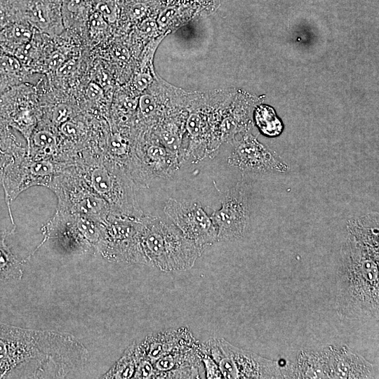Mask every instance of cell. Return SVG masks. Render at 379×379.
<instances>
[{"label":"cell","mask_w":379,"mask_h":379,"mask_svg":"<svg viewBox=\"0 0 379 379\" xmlns=\"http://www.w3.org/2000/svg\"><path fill=\"white\" fill-rule=\"evenodd\" d=\"M198 349L201 363L205 368L206 378H223L217 364L207 352L200 348L199 343Z\"/></svg>","instance_id":"cell-19"},{"label":"cell","mask_w":379,"mask_h":379,"mask_svg":"<svg viewBox=\"0 0 379 379\" xmlns=\"http://www.w3.org/2000/svg\"><path fill=\"white\" fill-rule=\"evenodd\" d=\"M98 11L109 20H112L114 18V12L112 8L107 3H99L97 5Z\"/></svg>","instance_id":"cell-30"},{"label":"cell","mask_w":379,"mask_h":379,"mask_svg":"<svg viewBox=\"0 0 379 379\" xmlns=\"http://www.w3.org/2000/svg\"><path fill=\"white\" fill-rule=\"evenodd\" d=\"M256 125L263 134L274 137L283 130V124L277 117L274 109L266 105H261L255 111Z\"/></svg>","instance_id":"cell-18"},{"label":"cell","mask_w":379,"mask_h":379,"mask_svg":"<svg viewBox=\"0 0 379 379\" xmlns=\"http://www.w3.org/2000/svg\"><path fill=\"white\" fill-rule=\"evenodd\" d=\"M77 62L75 60H69L64 62L57 69V74L59 77H66L71 74L76 70Z\"/></svg>","instance_id":"cell-26"},{"label":"cell","mask_w":379,"mask_h":379,"mask_svg":"<svg viewBox=\"0 0 379 379\" xmlns=\"http://www.w3.org/2000/svg\"><path fill=\"white\" fill-rule=\"evenodd\" d=\"M72 109L68 105L61 103L55 106L51 114V120L55 125H61L70 119Z\"/></svg>","instance_id":"cell-21"},{"label":"cell","mask_w":379,"mask_h":379,"mask_svg":"<svg viewBox=\"0 0 379 379\" xmlns=\"http://www.w3.org/2000/svg\"><path fill=\"white\" fill-rule=\"evenodd\" d=\"M0 113V178L5 169L27 154V142L19 140Z\"/></svg>","instance_id":"cell-15"},{"label":"cell","mask_w":379,"mask_h":379,"mask_svg":"<svg viewBox=\"0 0 379 379\" xmlns=\"http://www.w3.org/2000/svg\"><path fill=\"white\" fill-rule=\"evenodd\" d=\"M90 27L92 30H103L107 27L104 17L98 12L93 13L90 17Z\"/></svg>","instance_id":"cell-25"},{"label":"cell","mask_w":379,"mask_h":379,"mask_svg":"<svg viewBox=\"0 0 379 379\" xmlns=\"http://www.w3.org/2000/svg\"><path fill=\"white\" fill-rule=\"evenodd\" d=\"M0 232V281L20 280L23 274L22 262L11 251L6 241L8 235L14 232Z\"/></svg>","instance_id":"cell-16"},{"label":"cell","mask_w":379,"mask_h":379,"mask_svg":"<svg viewBox=\"0 0 379 379\" xmlns=\"http://www.w3.org/2000/svg\"><path fill=\"white\" fill-rule=\"evenodd\" d=\"M88 3V0H63L65 13L76 16L85 10Z\"/></svg>","instance_id":"cell-22"},{"label":"cell","mask_w":379,"mask_h":379,"mask_svg":"<svg viewBox=\"0 0 379 379\" xmlns=\"http://www.w3.org/2000/svg\"><path fill=\"white\" fill-rule=\"evenodd\" d=\"M155 369L153 364L144 358H139L133 378H154Z\"/></svg>","instance_id":"cell-20"},{"label":"cell","mask_w":379,"mask_h":379,"mask_svg":"<svg viewBox=\"0 0 379 379\" xmlns=\"http://www.w3.org/2000/svg\"><path fill=\"white\" fill-rule=\"evenodd\" d=\"M46 240H52L60 250L69 254L94 253L95 247L84 234L77 214L56 210L42 228Z\"/></svg>","instance_id":"cell-10"},{"label":"cell","mask_w":379,"mask_h":379,"mask_svg":"<svg viewBox=\"0 0 379 379\" xmlns=\"http://www.w3.org/2000/svg\"><path fill=\"white\" fill-rule=\"evenodd\" d=\"M199 343L178 347L154 361V378H201Z\"/></svg>","instance_id":"cell-13"},{"label":"cell","mask_w":379,"mask_h":379,"mask_svg":"<svg viewBox=\"0 0 379 379\" xmlns=\"http://www.w3.org/2000/svg\"><path fill=\"white\" fill-rule=\"evenodd\" d=\"M67 166L68 164L52 160L34 159L27 154L5 169L0 178V182L13 225L11 204L18 196L33 186L48 188L54 176Z\"/></svg>","instance_id":"cell-6"},{"label":"cell","mask_w":379,"mask_h":379,"mask_svg":"<svg viewBox=\"0 0 379 379\" xmlns=\"http://www.w3.org/2000/svg\"><path fill=\"white\" fill-rule=\"evenodd\" d=\"M48 188L58 199L56 210L87 216L99 222H104L112 212L109 204L91 189L73 164L57 173Z\"/></svg>","instance_id":"cell-4"},{"label":"cell","mask_w":379,"mask_h":379,"mask_svg":"<svg viewBox=\"0 0 379 379\" xmlns=\"http://www.w3.org/2000/svg\"><path fill=\"white\" fill-rule=\"evenodd\" d=\"M325 378H370L374 367L349 347L330 345L321 350Z\"/></svg>","instance_id":"cell-11"},{"label":"cell","mask_w":379,"mask_h":379,"mask_svg":"<svg viewBox=\"0 0 379 379\" xmlns=\"http://www.w3.org/2000/svg\"><path fill=\"white\" fill-rule=\"evenodd\" d=\"M144 215L136 218L111 212L100 223L98 252L110 262L143 264L139 234Z\"/></svg>","instance_id":"cell-5"},{"label":"cell","mask_w":379,"mask_h":379,"mask_svg":"<svg viewBox=\"0 0 379 379\" xmlns=\"http://www.w3.org/2000/svg\"><path fill=\"white\" fill-rule=\"evenodd\" d=\"M197 342L189 328L185 326L149 334L143 340L135 341L139 358L146 359L152 364L178 347Z\"/></svg>","instance_id":"cell-14"},{"label":"cell","mask_w":379,"mask_h":379,"mask_svg":"<svg viewBox=\"0 0 379 379\" xmlns=\"http://www.w3.org/2000/svg\"><path fill=\"white\" fill-rule=\"evenodd\" d=\"M151 77L145 73H139L135 78L134 84L140 91L145 89L150 83Z\"/></svg>","instance_id":"cell-29"},{"label":"cell","mask_w":379,"mask_h":379,"mask_svg":"<svg viewBox=\"0 0 379 379\" xmlns=\"http://www.w3.org/2000/svg\"><path fill=\"white\" fill-rule=\"evenodd\" d=\"M73 164L112 213L136 218L145 215L135 197L136 184L125 167L102 152L90 151L82 152Z\"/></svg>","instance_id":"cell-3"},{"label":"cell","mask_w":379,"mask_h":379,"mask_svg":"<svg viewBox=\"0 0 379 379\" xmlns=\"http://www.w3.org/2000/svg\"><path fill=\"white\" fill-rule=\"evenodd\" d=\"M228 164L243 174H263L271 171L284 173L289 166L272 149L252 135H245L234 144Z\"/></svg>","instance_id":"cell-9"},{"label":"cell","mask_w":379,"mask_h":379,"mask_svg":"<svg viewBox=\"0 0 379 379\" xmlns=\"http://www.w3.org/2000/svg\"><path fill=\"white\" fill-rule=\"evenodd\" d=\"M32 21L39 25L46 23V16L44 9L41 6H36L29 14Z\"/></svg>","instance_id":"cell-27"},{"label":"cell","mask_w":379,"mask_h":379,"mask_svg":"<svg viewBox=\"0 0 379 379\" xmlns=\"http://www.w3.org/2000/svg\"><path fill=\"white\" fill-rule=\"evenodd\" d=\"M164 211L168 220L203 251L218 242L215 225L197 200L170 198Z\"/></svg>","instance_id":"cell-7"},{"label":"cell","mask_w":379,"mask_h":379,"mask_svg":"<svg viewBox=\"0 0 379 379\" xmlns=\"http://www.w3.org/2000/svg\"><path fill=\"white\" fill-rule=\"evenodd\" d=\"M65 62V56L60 52H54L49 58L50 68L56 70Z\"/></svg>","instance_id":"cell-31"},{"label":"cell","mask_w":379,"mask_h":379,"mask_svg":"<svg viewBox=\"0 0 379 379\" xmlns=\"http://www.w3.org/2000/svg\"><path fill=\"white\" fill-rule=\"evenodd\" d=\"M247 184L242 180L225 192L221 207L211 215L217 229L218 241H233L245 236L251 215Z\"/></svg>","instance_id":"cell-8"},{"label":"cell","mask_w":379,"mask_h":379,"mask_svg":"<svg viewBox=\"0 0 379 379\" xmlns=\"http://www.w3.org/2000/svg\"><path fill=\"white\" fill-rule=\"evenodd\" d=\"M156 107V102L152 96L145 94L140 97L139 100V108L143 116H150L155 112Z\"/></svg>","instance_id":"cell-23"},{"label":"cell","mask_w":379,"mask_h":379,"mask_svg":"<svg viewBox=\"0 0 379 379\" xmlns=\"http://www.w3.org/2000/svg\"><path fill=\"white\" fill-rule=\"evenodd\" d=\"M86 95L92 101H97L102 96V90L95 83H90L86 88Z\"/></svg>","instance_id":"cell-28"},{"label":"cell","mask_w":379,"mask_h":379,"mask_svg":"<svg viewBox=\"0 0 379 379\" xmlns=\"http://www.w3.org/2000/svg\"><path fill=\"white\" fill-rule=\"evenodd\" d=\"M138 356L135 342H133L125 351L119 360L106 373L105 378H133Z\"/></svg>","instance_id":"cell-17"},{"label":"cell","mask_w":379,"mask_h":379,"mask_svg":"<svg viewBox=\"0 0 379 379\" xmlns=\"http://www.w3.org/2000/svg\"><path fill=\"white\" fill-rule=\"evenodd\" d=\"M11 13L6 0H0V29L11 23Z\"/></svg>","instance_id":"cell-24"},{"label":"cell","mask_w":379,"mask_h":379,"mask_svg":"<svg viewBox=\"0 0 379 379\" xmlns=\"http://www.w3.org/2000/svg\"><path fill=\"white\" fill-rule=\"evenodd\" d=\"M217 338L219 345L233 363L237 379L283 378L281 366L278 361L235 347L223 338Z\"/></svg>","instance_id":"cell-12"},{"label":"cell","mask_w":379,"mask_h":379,"mask_svg":"<svg viewBox=\"0 0 379 379\" xmlns=\"http://www.w3.org/2000/svg\"><path fill=\"white\" fill-rule=\"evenodd\" d=\"M378 213L350 220L336 275V312L341 319H378Z\"/></svg>","instance_id":"cell-1"},{"label":"cell","mask_w":379,"mask_h":379,"mask_svg":"<svg viewBox=\"0 0 379 379\" xmlns=\"http://www.w3.org/2000/svg\"><path fill=\"white\" fill-rule=\"evenodd\" d=\"M143 265L166 272L191 269L203 253L170 221L144 215L139 235Z\"/></svg>","instance_id":"cell-2"}]
</instances>
